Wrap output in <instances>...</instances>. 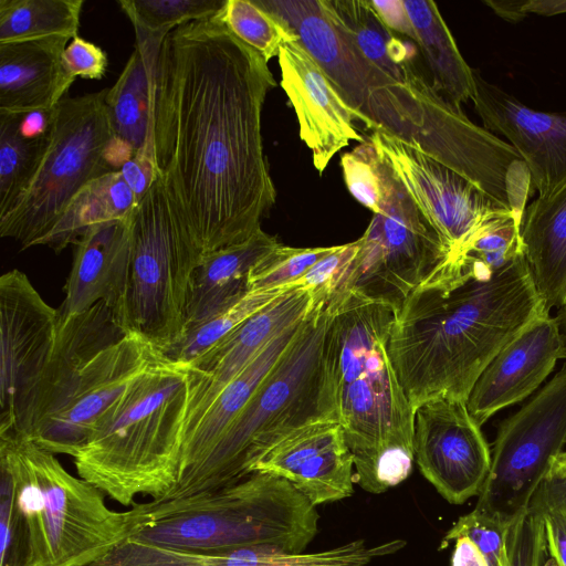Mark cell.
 I'll use <instances>...</instances> for the list:
<instances>
[{"label":"cell","mask_w":566,"mask_h":566,"mask_svg":"<svg viewBox=\"0 0 566 566\" xmlns=\"http://www.w3.org/2000/svg\"><path fill=\"white\" fill-rule=\"evenodd\" d=\"M275 86L268 62L217 14L176 28L163 43L155 158L203 254L262 230L275 203L261 124Z\"/></svg>","instance_id":"obj_1"},{"label":"cell","mask_w":566,"mask_h":566,"mask_svg":"<svg viewBox=\"0 0 566 566\" xmlns=\"http://www.w3.org/2000/svg\"><path fill=\"white\" fill-rule=\"evenodd\" d=\"M544 312L524 253L497 270L469 255L439 263L395 314L388 339L413 412L437 398L467 402L490 361Z\"/></svg>","instance_id":"obj_2"},{"label":"cell","mask_w":566,"mask_h":566,"mask_svg":"<svg viewBox=\"0 0 566 566\" xmlns=\"http://www.w3.org/2000/svg\"><path fill=\"white\" fill-rule=\"evenodd\" d=\"M329 353L355 482L380 494L412 471L413 410L388 355L395 311L354 291L333 296Z\"/></svg>","instance_id":"obj_3"},{"label":"cell","mask_w":566,"mask_h":566,"mask_svg":"<svg viewBox=\"0 0 566 566\" xmlns=\"http://www.w3.org/2000/svg\"><path fill=\"white\" fill-rule=\"evenodd\" d=\"M333 310L316 301L301 329L205 463L159 501L222 489L249 475L268 450L298 429L337 421L329 353Z\"/></svg>","instance_id":"obj_4"},{"label":"cell","mask_w":566,"mask_h":566,"mask_svg":"<svg viewBox=\"0 0 566 566\" xmlns=\"http://www.w3.org/2000/svg\"><path fill=\"white\" fill-rule=\"evenodd\" d=\"M132 506L137 524L127 539L172 551L302 553L318 531L316 506L285 479L262 472L216 491Z\"/></svg>","instance_id":"obj_5"},{"label":"cell","mask_w":566,"mask_h":566,"mask_svg":"<svg viewBox=\"0 0 566 566\" xmlns=\"http://www.w3.org/2000/svg\"><path fill=\"white\" fill-rule=\"evenodd\" d=\"M190 381L167 355L140 376L73 457L78 476L125 506L163 499L179 475Z\"/></svg>","instance_id":"obj_6"},{"label":"cell","mask_w":566,"mask_h":566,"mask_svg":"<svg viewBox=\"0 0 566 566\" xmlns=\"http://www.w3.org/2000/svg\"><path fill=\"white\" fill-rule=\"evenodd\" d=\"M0 461L12 473L27 521L30 566H92L132 536L133 507L109 509L103 491L28 437L0 433Z\"/></svg>","instance_id":"obj_7"},{"label":"cell","mask_w":566,"mask_h":566,"mask_svg":"<svg viewBox=\"0 0 566 566\" xmlns=\"http://www.w3.org/2000/svg\"><path fill=\"white\" fill-rule=\"evenodd\" d=\"M296 34L342 99L359 117L361 132L382 130L426 150L442 96L421 99L371 63L324 12L321 0H254Z\"/></svg>","instance_id":"obj_8"},{"label":"cell","mask_w":566,"mask_h":566,"mask_svg":"<svg viewBox=\"0 0 566 566\" xmlns=\"http://www.w3.org/2000/svg\"><path fill=\"white\" fill-rule=\"evenodd\" d=\"M203 253L159 178L137 203L119 325L167 355L182 339L186 302Z\"/></svg>","instance_id":"obj_9"},{"label":"cell","mask_w":566,"mask_h":566,"mask_svg":"<svg viewBox=\"0 0 566 566\" xmlns=\"http://www.w3.org/2000/svg\"><path fill=\"white\" fill-rule=\"evenodd\" d=\"M107 90L64 97L52 112L51 129L38 167L11 207L0 216V235L21 249L39 245L73 197L90 181L115 171L106 150L115 137Z\"/></svg>","instance_id":"obj_10"},{"label":"cell","mask_w":566,"mask_h":566,"mask_svg":"<svg viewBox=\"0 0 566 566\" xmlns=\"http://www.w3.org/2000/svg\"><path fill=\"white\" fill-rule=\"evenodd\" d=\"M357 242V253L333 296L354 291L390 306L395 314L449 255L387 161L377 211Z\"/></svg>","instance_id":"obj_11"},{"label":"cell","mask_w":566,"mask_h":566,"mask_svg":"<svg viewBox=\"0 0 566 566\" xmlns=\"http://www.w3.org/2000/svg\"><path fill=\"white\" fill-rule=\"evenodd\" d=\"M566 443V364L499 427L489 475L473 510L503 523L526 511Z\"/></svg>","instance_id":"obj_12"},{"label":"cell","mask_w":566,"mask_h":566,"mask_svg":"<svg viewBox=\"0 0 566 566\" xmlns=\"http://www.w3.org/2000/svg\"><path fill=\"white\" fill-rule=\"evenodd\" d=\"M165 356L143 336L126 333L80 369L55 408L28 438L53 454L73 458L112 416L135 381Z\"/></svg>","instance_id":"obj_13"},{"label":"cell","mask_w":566,"mask_h":566,"mask_svg":"<svg viewBox=\"0 0 566 566\" xmlns=\"http://www.w3.org/2000/svg\"><path fill=\"white\" fill-rule=\"evenodd\" d=\"M365 138L407 189L448 250V259L460 256L473 238L493 221L515 214L420 146L379 129Z\"/></svg>","instance_id":"obj_14"},{"label":"cell","mask_w":566,"mask_h":566,"mask_svg":"<svg viewBox=\"0 0 566 566\" xmlns=\"http://www.w3.org/2000/svg\"><path fill=\"white\" fill-rule=\"evenodd\" d=\"M59 310L19 270L0 277V433H19L57 337Z\"/></svg>","instance_id":"obj_15"},{"label":"cell","mask_w":566,"mask_h":566,"mask_svg":"<svg viewBox=\"0 0 566 566\" xmlns=\"http://www.w3.org/2000/svg\"><path fill=\"white\" fill-rule=\"evenodd\" d=\"M413 413L415 461L426 480L451 504L479 495L492 454L467 402L437 398Z\"/></svg>","instance_id":"obj_16"},{"label":"cell","mask_w":566,"mask_h":566,"mask_svg":"<svg viewBox=\"0 0 566 566\" xmlns=\"http://www.w3.org/2000/svg\"><path fill=\"white\" fill-rule=\"evenodd\" d=\"M474 109L491 133L501 134L524 161L532 190L545 196L566 182V112L536 111L472 69Z\"/></svg>","instance_id":"obj_17"},{"label":"cell","mask_w":566,"mask_h":566,"mask_svg":"<svg viewBox=\"0 0 566 566\" xmlns=\"http://www.w3.org/2000/svg\"><path fill=\"white\" fill-rule=\"evenodd\" d=\"M315 303L312 292L304 286L286 292L249 317L188 366L191 381L184 441L197 427L220 391L270 340L302 321Z\"/></svg>","instance_id":"obj_18"},{"label":"cell","mask_w":566,"mask_h":566,"mask_svg":"<svg viewBox=\"0 0 566 566\" xmlns=\"http://www.w3.org/2000/svg\"><path fill=\"white\" fill-rule=\"evenodd\" d=\"M277 57L281 86L296 114L300 137L322 175L331 159L350 142L366 140L358 133L359 117L298 41L285 43Z\"/></svg>","instance_id":"obj_19"},{"label":"cell","mask_w":566,"mask_h":566,"mask_svg":"<svg viewBox=\"0 0 566 566\" xmlns=\"http://www.w3.org/2000/svg\"><path fill=\"white\" fill-rule=\"evenodd\" d=\"M354 460L337 421L310 424L287 436L250 468L285 479L315 506L354 493Z\"/></svg>","instance_id":"obj_20"},{"label":"cell","mask_w":566,"mask_h":566,"mask_svg":"<svg viewBox=\"0 0 566 566\" xmlns=\"http://www.w3.org/2000/svg\"><path fill=\"white\" fill-rule=\"evenodd\" d=\"M563 358L554 317L544 312L506 344L481 373L467 407L479 426L533 394Z\"/></svg>","instance_id":"obj_21"},{"label":"cell","mask_w":566,"mask_h":566,"mask_svg":"<svg viewBox=\"0 0 566 566\" xmlns=\"http://www.w3.org/2000/svg\"><path fill=\"white\" fill-rule=\"evenodd\" d=\"M133 218L134 213L95 224L76 241L65 297L57 308L61 316L73 317L104 302L119 319L129 276Z\"/></svg>","instance_id":"obj_22"},{"label":"cell","mask_w":566,"mask_h":566,"mask_svg":"<svg viewBox=\"0 0 566 566\" xmlns=\"http://www.w3.org/2000/svg\"><path fill=\"white\" fill-rule=\"evenodd\" d=\"M403 539L368 546L356 539L314 553H286L261 548L227 552H184L125 541L109 557L112 566H367L375 558L402 549Z\"/></svg>","instance_id":"obj_23"},{"label":"cell","mask_w":566,"mask_h":566,"mask_svg":"<svg viewBox=\"0 0 566 566\" xmlns=\"http://www.w3.org/2000/svg\"><path fill=\"white\" fill-rule=\"evenodd\" d=\"M125 334L114 312L104 302L73 317L60 315L51 360L18 434L28 437L55 408L80 369L102 348Z\"/></svg>","instance_id":"obj_24"},{"label":"cell","mask_w":566,"mask_h":566,"mask_svg":"<svg viewBox=\"0 0 566 566\" xmlns=\"http://www.w3.org/2000/svg\"><path fill=\"white\" fill-rule=\"evenodd\" d=\"M71 40L52 36L0 43V112L52 109L65 97L76 80L63 64Z\"/></svg>","instance_id":"obj_25"},{"label":"cell","mask_w":566,"mask_h":566,"mask_svg":"<svg viewBox=\"0 0 566 566\" xmlns=\"http://www.w3.org/2000/svg\"><path fill=\"white\" fill-rule=\"evenodd\" d=\"M303 319L270 340L214 398L184 441L178 480L168 493L186 482L209 458L230 424L295 339Z\"/></svg>","instance_id":"obj_26"},{"label":"cell","mask_w":566,"mask_h":566,"mask_svg":"<svg viewBox=\"0 0 566 566\" xmlns=\"http://www.w3.org/2000/svg\"><path fill=\"white\" fill-rule=\"evenodd\" d=\"M166 38H136L134 52L115 84L106 92L105 104L112 129L135 154L155 156L157 71Z\"/></svg>","instance_id":"obj_27"},{"label":"cell","mask_w":566,"mask_h":566,"mask_svg":"<svg viewBox=\"0 0 566 566\" xmlns=\"http://www.w3.org/2000/svg\"><path fill=\"white\" fill-rule=\"evenodd\" d=\"M280 244L260 230L243 242L205 253L189 284L185 332L242 298L252 266Z\"/></svg>","instance_id":"obj_28"},{"label":"cell","mask_w":566,"mask_h":566,"mask_svg":"<svg viewBox=\"0 0 566 566\" xmlns=\"http://www.w3.org/2000/svg\"><path fill=\"white\" fill-rule=\"evenodd\" d=\"M520 235L545 307L566 306V182L525 207Z\"/></svg>","instance_id":"obj_29"},{"label":"cell","mask_w":566,"mask_h":566,"mask_svg":"<svg viewBox=\"0 0 566 566\" xmlns=\"http://www.w3.org/2000/svg\"><path fill=\"white\" fill-rule=\"evenodd\" d=\"M326 15L357 49L391 80L408 88L418 72L412 43L398 38L380 19L371 1L321 0Z\"/></svg>","instance_id":"obj_30"},{"label":"cell","mask_w":566,"mask_h":566,"mask_svg":"<svg viewBox=\"0 0 566 566\" xmlns=\"http://www.w3.org/2000/svg\"><path fill=\"white\" fill-rule=\"evenodd\" d=\"M417 34L416 44L429 67L431 85L447 101L461 107L472 99V67L461 55L436 2L402 0Z\"/></svg>","instance_id":"obj_31"},{"label":"cell","mask_w":566,"mask_h":566,"mask_svg":"<svg viewBox=\"0 0 566 566\" xmlns=\"http://www.w3.org/2000/svg\"><path fill=\"white\" fill-rule=\"evenodd\" d=\"M136 206V198L122 172L105 174L86 184L73 197L39 245H46L59 253L71 243L75 244L88 228L128 218Z\"/></svg>","instance_id":"obj_32"},{"label":"cell","mask_w":566,"mask_h":566,"mask_svg":"<svg viewBox=\"0 0 566 566\" xmlns=\"http://www.w3.org/2000/svg\"><path fill=\"white\" fill-rule=\"evenodd\" d=\"M84 0H0V43L78 35Z\"/></svg>","instance_id":"obj_33"},{"label":"cell","mask_w":566,"mask_h":566,"mask_svg":"<svg viewBox=\"0 0 566 566\" xmlns=\"http://www.w3.org/2000/svg\"><path fill=\"white\" fill-rule=\"evenodd\" d=\"M300 286L302 285L295 282L271 289L249 291L237 303L189 327L180 343L167 356L177 363L191 365L249 317L281 295Z\"/></svg>","instance_id":"obj_34"},{"label":"cell","mask_w":566,"mask_h":566,"mask_svg":"<svg viewBox=\"0 0 566 566\" xmlns=\"http://www.w3.org/2000/svg\"><path fill=\"white\" fill-rule=\"evenodd\" d=\"M20 115L0 112V216L32 178L48 142L24 137L19 127Z\"/></svg>","instance_id":"obj_35"},{"label":"cell","mask_w":566,"mask_h":566,"mask_svg":"<svg viewBox=\"0 0 566 566\" xmlns=\"http://www.w3.org/2000/svg\"><path fill=\"white\" fill-rule=\"evenodd\" d=\"M219 21L241 42L269 63L285 43L298 41L290 27L253 0H226L217 13Z\"/></svg>","instance_id":"obj_36"},{"label":"cell","mask_w":566,"mask_h":566,"mask_svg":"<svg viewBox=\"0 0 566 566\" xmlns=\"http://www.w3.org/2000/svg\"><path fill=\"white\" fill-rule=\"evenodd\" d=\"M136 38H166L176 28L216 15L226 0H119Z\"/></svg>","instance_id":"obj_37"},{"label":"cell","mask_w":566,"mask_h":566,"mask_svg":"<svg viewBox=\"0 0 566 566\" xmlns=\"http://www.w3.org/2000/svg\"><path fill=\"white\" fill-rule=\"evenodd\" d=\"M336 249L337 245L292 248L280 244L252 266L248 289L255 291L293 284Z\"/></svg>","instance_id":"obj_38"},{"label":"cell","mask_w":566,"mask_h":566,"mask_svg":"<svg viewBox=\"0 0 566 566\" xmlns=\"http://www.w3.org/2000/svg\"><path fill=\"white\" fill-rule=\"evenodd\" d=\"M30 563L27 521L12 473L0 461V566H30Z\"/></svg>","instance_id":"obj_39"},{"label":"cell","mask_w":566,"mask_h":566,"mask_svg":"<svg viewBox=\"0 0 566 566\" xmlns=\"http://www.w3.org/2000/svg\"><path fill=\"white\" fill-rule=\"evenodd\" d=\"M340 166L350 195L371 212H376L382 189L386 161L366 139L352 151L343 154Z\"/></svg>","instance_id":"obj_40"},{"label":"cell","mask_w":566,"mask_h":566,"mask_svg":"<svg viewBox=\"0 0 566 566\" xmlns=\"http://www.w3.org/2000/svg\"><path fill=\"white\" fill-rule=\"evenodd\" d=\"M506 526L507 523L472 510L470 513L460 516L446 533L440 548L464 535L475 542L484 554L489 566H510Z\"/></svg>","instance_id":"obj_41"},{"label":"cell","mask_w":566,"mask_h":566,"mask_svg":"<svg viewBox=\"0 0 566 566\" xmlns=\"http://www.w3.org/2000/svg\"><path fill=\"white\" fill-rule=\"evenodd\" d=\"M506 545L510 566H544L548 547L543 514L526 509L509 522Z\"/></svg>","instance_id":"obj_42"},{"label":"cell","mask_w":566,"mask_h":566,"mask_svg":"<svg viewBox=\"0 0 566 566\" xmlns=\"http://www.w3.org/2000/svg\"><path fill=\"white\" fill-rule=\"evenodd\" d=\"M357 250V240L337 245L334 252L318 261L296 282L308 289L315 300L328 302L340 287Z\"/></svg>","instance_id":"obj_43"},{"label":"cell","mask_w":566,"mask_h":566,"mask_svg":"<svg viewBox=\"0 0 566 566\" xmlns=\"http://www.w3.org/2000/svg\"><path fill=\"white\" fill-rule=\"evenodd\" d=\"M63 64L73 77L101 80L107 70L108 59L105 51L80 35L74 36L63 53Z\"/></svg>","instance_id":"obj_44"},{"label":"cell","mask_w":566,"mask_h":566,"mask_svg":"<svg viewBox=\"0 0 566 566\" xmlns=\"http://www.w3.org/2000/svg\"><path fill=\"white\" fill-rule=\"evenodd\" d=\"M527 509L539 513L545 511L566 513V451H562L553 459Z\"/></svg>","instance_id":"obj_45"},{"label":"cell","mask_w":566,"mask_h":566,"mask_svg":"<svg viewBox=\"0 0 566 566\" xmlns=\"http://www.w3.org/2000/svg\"><path fill=\"white\" fill-rule=\"evenodd\" d=\"M119 171L133 191L137 203L159 178L156 158L142 153H136Z\"/></svg>","instance_id":"obj_46"},{"label":"cell","mask_w":566,"mask_h":566,"mask_svg":"<svg viewBox=\"0 0 566 566\" xmlns=\"http://www.w3.org/2000/svg\"><path fill=\"white\" fill-rule=\"evenodd\" d=\"M382 22L395 33L417 42V34L402 0H371Z\"/></svg>","instance_id":"obj_47"},{"label":"cell","mask_w":566,"mask_h":566,"mask_svg":"<svg viewBox=\"0 0 566 566\" xmlns=\"http://www.w3.org/2000/svg\"><path fill=\"white\" fill-rule=\"evenodd\" d=\"M545 522L547 547L557 566H566V513L542 512Z\"/></svg>","instance_id":"obj_48"},{"label":"cell","mask_w":566,"mask_h":566,"mask_svg":"<svg viewBox=\"0 0 566 566\" xmlns=\"http://www.w3.org/2000/svg\"><path fill=\"white\" fill-rule=\"evenodd\" d=\"M52 109H38L20 115V132L29 139H45L51 129Z\"/></svg>","instance_id":"obj_49"},{"label":"cell","mask_w":566,"mask_h":566,"mask_svg":"<svg viewBox=\"0 0 566 566\" xmlns=\"http://www.w3.org/2000/svg\"><path fill=\"white\" fill-rule=\"evenodd\" d=\"M454 541L451 566H489L484 554L471 538L462 535Z\"/></svg>","instance_id":"obj_50"},{"label":"cell","mask_w":566,"mask_h":566,"mask_svg":"<svg viewBox=\"0 0 566 566\" xmlns=\"http://www.w3.org/2000/svg\"><path fill=\"white\" fill-rule=\"evenodd\" d=\"M521 11L524 15L536 13L541 15H554L566 12V0H527L522 1Z\"/></svg>","instance_id":"obj_51"},{"label":"cell","mask_w":566,"mask_h":566,"mask_svg":"<svg viewBox=\"0 0 566 566\" xmlns=\"http://www.w3.org/2000/svg\"><path fill=\"white\" fill-rule=\"evenodd\" d=\"M488 6H490L496 14L502 17L503 19L510 20L512 22H516L523 17H525L521 11L522 1H510V2H495V1H485Z\"/></svg>","instance_id":"obj_52"},{"label":"cell","mask_w":566,"mask_h":566,"mask_svg":"<svg viewBox=\"0 0 566 566\" xmlns=\"http://www.w3.org/2000/svg\"><path fill=\"white\" fill-rule=\"evenodd\" d=\"M554 321L562 343V355L563 358H566V306L558 310Z\"/></svg>","instance_id":"obj_53"},{"label":"cell","mask_w":566,"mask_h":566,"mask_svg":"<svg viewBox=\"0 0 566 566\" xmlns=\"http://www.w3.org/2000/svg\"><path fill=\"white\" fill-rule=\"evenodd\" d=\"M544 566H557V565H556L555 560H554L552 557H549V558L546 560V563H545V565H544Z\"/></svg>","instance_id":"obj_54"}]
</instances>
